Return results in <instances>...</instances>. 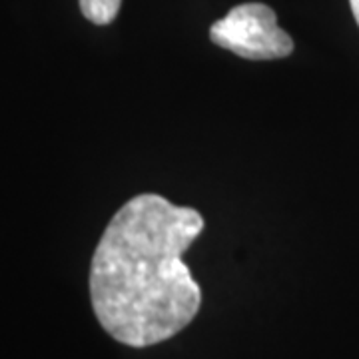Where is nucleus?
Masks as SVG:
<instances>
[{"instance_id": "f257e3e1", "label": "nucleus", "mask_w": 359, "mask_h": 359, "mask_svg": "<svg viewBox=\"0 0 359 359\" xmlns=\"http://www.w3.org/2000/svg\"><path fill=\"white\" fill-rule=\"evenodd\" d=\"M202 230L198 210L158 194H140L116 212L90 266L92 309L106 334L150 347L192 323L202 290L182 256Z\"/></svg>"}, {"instance_id": "f03ea898", "label": "nucleus", "mask_w": 359, "mask_h": 359, "mask_svg": "<svg viewBox=\"0 0 359 359\" xmlns=\"http://www.w3.org/2000/svg\"><path fill=\"white\" fill-rule=\"evenodd\" d=\"M210 39L219 48L248 60H278L294 52L292 36L278 26V16L262 2H245L210 28Z\"/></svg>"}, {"instance_id": "7ed1b4c3", "label": "nucleus", "mask_w": 359, "mask_h": 359, "mask_svg": "<svg viewBox=\"0 0 359 359\" xmlns=\"http://www.w3.org/2000/svg\"><path fill=\"white\" fill-rule=\"evenodd\" d=\"M122 0H80V11L94 25H110L118 16Z\"/></svg>"}, {"instance_id": "20e7f679", "label": "nucleus", "mask_w": 359, "mask_h": 359, "mask_svg": "<svg viewBox=\"0 0 359 359\" xmlns=\"http://www.w3.org/2000/svg\"><path fill=\"white\" fill-rule=\"evenodd\" d=\"M349 4H351V13L355 16V20H358L359 25V0H349Z\"/></svg>"}]
</instances>
